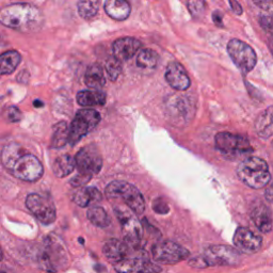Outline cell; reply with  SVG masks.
Here are the masks:
<instances>
[{
    "instance_id": "obj_1",
    "label": "cell",
    "mask_w": 273,
    "mask_h": 273,
    "mask_svg": "<svg viewBox=\"0 0 273 273\" xmlns=\"http://www.w3.org/2000/svg\"><path fill=\"white\" fill-rule=\"evenodd\" d=\"M0 22L6 27L20 32H33L42 26L41 11L30 4H13L0 12Z\"/></svg>"
},
{
    "instance_id": "obj_2",
    "label": "cell",
    "mask_w": 273,
    "mask_h": 273,
    "mask_svg": "<svg viewBox=\"0 0 273 273\" xmlns=\"http://www.w3.org/2000/svg\"><path fill=\"white\" fill-rule=\"evenodd\" d=\"M236 173L242 183L252 189L266 187L271 179L267 162L258 157H249L241 161L237 166Z\"/></svg>"
},
{
    "instance_id": "obj_3",
    "label": "cell",
    "mask_w": 273,
    "mask_h": 273,
    "mask_svg": "<svg viewBox=\"0 0 273 273\" xmlns=\"http://www.w3.org/2000/svg\"><path fill=\"white\" fill-rule=\"evenodd\" d=\"M108 199H121L136 215H142L145 211V201L142 193L134 185L123 180H114L106 188Z\"/></svg>"
},
{
    "instance_id": "obj_4",
    "label": "cell",
    "mask_w": 273,
    "mask_h": 273,
    "mask_svg": "<svg viewBox=\"0 0 273 273\" xmlns=\"http://www.w3.org/2000/svg\"><path fill=\"white\" fill-rule=\"evenodd\" d=\"M38 262L41 267L48 272H58L67 268L69 263L68 254L59 238L50 235L45 239Z\"/></svg>"
},
{
    "instance_id": "obj_5",
    "label": "cell",
    "mask_w": 273,
    "mask_h": 273,
    "mask_svg": "<svg viewBox=\"0 0 273 273\" xmlns=\"http://www.w3.org/2000/svg\"><path fill=\"white\" fill-rule=\"evenodd\" d=\"M99 122L100 114L94 109H81L78 111L70 125L69 144L75 145L77 142L82 139V137L93 131Z\"/></svg>"
},
{
    "instance_id": "obj_6",
    "label": "cell",
    "mask_w": 273,
    "mask_h": 273,
    "mask_svg": "<svg viewBox=\"0 0 273 273\" xmlns=\"http://www.w3.org/2000/svg\"><path fill=\"white\" fill-rule=\"evenodd\" d=\"M114 214L121 224L125 239L124 241L133 250H138L143 236V228L139 220L137 219L135 214H132L122 207H115Z\"/></svg>"
},
{
    "instance_id": "obj_7",
    "label": "cell",
    "mask_w": 273,
    "mask_h": 273,
    "mask_svg": "<svg viewBox=\"0 0 273 273\" xmlns=\"http://www.w3.org/2000/svg\"><path fill=\"white\" fill-rule=\"evenodd\" d=\"M9 171L20 180L33 183L43 176L44 169L34 155L24 153L12 164Z\"/></svg>"
},
{
    "instance_id": "obj_8",
    "label": "cell",
    "mask_w": 273,
    "mask_h": 273,
    "mask_svg": "<svg viewBox=\"0 0 273 273\" xmlns=\"http://www.w3.org/2000/svg\"><path fill=\"white\" fill-rule=\"evenodd\" d=\"M206 267L237 266L240 261V253L229 245H211L201 255Z\"/></svg>"
},
{
    "instance_id": "obj_9",
    "label": "cell",
    "mask_w": 273,
    "mask_h": 273,
    "mask_svg": "<svg viewBox=\"0 0 273 273\" xmlns=\"http://www.w3.org/2000/svg\"><path fill=\"white\" fill-rule=\"evenodd\" d=\"M228 55L235 66L244 74L251 72L257 63V56L254 49L238 38H233L227 44Z\"/></svg>"
},
{
    "instance_id": "obj_10",
    "label": "cell",
    "mask_w": 273,
    "mask_h": 273,
    "mask_svg": "<svg viewBox=\"0 0 273 273\" xmlns=\"http://www.w3.org/2000/svg\"><path fill=\"white\" fill-rule=\"evenodd\" d=\"M152 255L155 262L163 265H174L189 256V251L173 241L163 240L153 245Z\"/></svg>"
},
{
    "instance_id": "obj_11",
    "label": "cell",
    "mask_w": 273,
    "mask_h": 273,
    "mask_svg": "<svg viewBox=\"0 0 273 273\" xmlns=\"http://www.w3.org/2000/svg\"><path fill=\"white\" fill-rule=\"evenodd\" d=\"M26 207L44 225L54 223L57 218L56 207L50 199L37 193H31L26 199Z\"/></svg>"
},
{
    "instance_id": "obj_12",
    "label": "cell",
    "mask_w": 273,
    "mask_h": 273,
    "mask_svg": "<svg viewBox=\"0 0 273 273\" xmlns=\"http://www.w3.org/2000/svg\"><path fill=\"white\" fill-rule=\"evenodd\" d=\"M113 266L118 273H160L162 270L160 266L152 263L143 251L137 252L135 256H128Z\"/></svg>"
},
{
    "instance_id": "obj_13",
    "label": "cell",
    "mask_w": 273,
    "mask_h": 273,
    "mask_svg": "<svg viewBox=\"0 0 273 273\" xmlns=\"http://www.w3.org/2000/svg\"><path fill=\"white\" fill-rule=\"evenodd\" d=\"M75 160L78 171L81 174L93 176L102 167V158L98 149L94 144L82 148L77 153Z\"/></svg>"
},
{
    "instance_id": "obj_14",
    "label": "cell",
    "mask_w": 273,
    "mask_h": 273,
    "mask_svg": "<svg viewBox=\"0 0 273 273\" xmlns=\"http://www.w3.org/2000/svg\"><path fill=\"white\" fill-rule=\"evenodd\" d=\"M216 146L223 154L235 156L252 152L250 141L245 137L230 133H219L216 138Z\"/></svg>"
},
{
    "instance_id": "obj_15",
    "label": "cell",
    "mask_w": 273,
    "mask_h": 273,
    "mask_svg": "<svg viewBox=\"0 0 273 273\" xmlns=\"http://www.w3.org/2000/svg\"><path fill=\"white\" fill-rule=\"evenodd\" d=\"M233 242L236 249L244 254H253L262 248L263 239L250 228L238 227L234 235Z\"/></svg>"
},
{
    "instance_id": "obj_16",
    "label": "cell",
    "mask_w": 273,
    "mask_h": 273,
    "mask_svg": "<svg viewBox=\"0 0 273 273\" xmlns=\"http://www.w3.org/2000/svg\"><path fill=\"white\" fill-rule=\"evenodd\" d=\"M250 216L255 226L262 233L267 234L271 232L273 226L272 212L266 203L259 200L254 202L251 207Z\"/></svg>"
},
{
    "instance_id": "obj_17",
    "label": "cell",
    "mask_w": 273,
    "mask_h": 273,
    "mask_svg": "<svg viewBox=\"0 0 273 273\" xmlns=\"http://www.w3.org/2000/svg\"><path fill=\"white\" fill-rule=\"evenodd\" d=\"M165 80L177 91H186L190 85V78L180 63L173 61L167 64L165 71Z\"/></svg>"
},
{
    "instance_id": "obj_18",
    "label": "cell",
    "mask_w": 273,
    "mask_h": 273,
    "mask_svg": "<svg viewBox=\"0 0 273 273\" xmlns=\"http://www.w3.org/2000/svg\"><path fill=\"white\" fill-rule=\"evenodd\" d=\"M142 43L135 37H122L116 40L112 45L113 57L121 62L132 59L137 53H140Z\"/></svg>"
},
{
    "instance_id": "obj_19",
    "label": "cell",
    "mask_w": 273,
    "mask_h": 273,
    "mask_svg": "<svg viewBox=\"0 0 273 273\" xmlns=\"http://www.w3.org/2000/svg\"><path fill=\"white\" fill-rule=\"evenodd\" d=\"M131 250H133L125 241L119 239H110L105 242L102 246V253L106 256L108 261L118 264L128 256H131Z\"/></svg>"
},
{
    "instance_id": "obj_20",
    "label": "cell",
    "mask_w": 273,
    "mask_h": 273,
    "mask_svg": "<svg viewBox=\"0 0 273 273\" xmlns=\"http://www.w3.org/2000/svg\"><path fill=\"white\" fill-rule=\"evenodd\" d=\"M72 200L80 207H88L95 205L102 200V194L94 187H81L77 188L73 194Z\"/></svg>"
},
{
    "instance_id": "obj_21",
    "label": "cell",
    "mask_w": 273,
    "mask_h": 273,
    "mask_svg": "<svg viewBox=\"0 0 273 273\" xmlns=\"http://www.w3.org/2000/svg\"><path fill=\"white\" fill-rule=\"evenodd\" d=\"M255 132L262 139H269L273 136V106L268 107L257 116Z\"/></svg>"
},
{
    "instance_id": "obj_22",
    "label": "cell",
    "mask_w": 273,
    "mask_h": 273,
    "mask_svg": "<svg viewBox=\"0 0 273 273\" xmlns=\"http://www.w3.org/2000/svg\"><path fill=\"white\" fill-rule=\"evenodd\" d=\"M105 11L111 18L115 20H125L131 15L132 8L124 0H108L103 5Z\"/></svg>"
},
{
    "instance_id": "obj_23",
    "label": "cell",
    "mask_w": 273,
    "mask_h": 273,
    "mask_svg": "<svg viewBox=\"0 0 273 273\" xmlns=\"http://www.w3.org/2000/svg\"><path fill=\"white\" fill-rule=\"evenodd\" d=\"M77 102L83 107H96L106 103V94L99 90L80 91L76 96Z\"/></svg>"
},
{
    "instance_id": "obj_24",
    "label": "cell",
    "mask_w": 273,
    "mask_h": 273,
    "mask_svg": "<svg viewBox=\"0 0 273 273\" xmlns=\"http://www.w3.org/2000/svg\"><path fill=\"white\" fill-rule=\"evenodd\" d=\"M85 83L91 89L102 88L106 83L103 70L98 63H93L87 69L85 74Z\"/></svg>"
},
{
    "instance_id": "obj_25",
    "label": "cell",
    "mask_w": 273,
    "mask_h": 273,
    "mask_svg": "<svg viewBox=\"0 0 273 273\" xmlns=\"http://www.w3.org/2000/svg\"><path fill=\"white\" fill-rule=\"evenodd\" d=\"M75 166V158H73L71 155H62L55 160L53 164V171L57 177L63 178L71 174L74 171Z\"/></svg>"
},
{
    "instance_id": "obj_26",
    "label": "cell",
    "mask_w": 273,
    "mask_h": 273,
    "mask_svg": "<svg viewBox=\"0 0 273 273\" xmlns=\"http://www.w3.org/2000/svg\"><path fill=\"white\" fill-rule=\"evenodd\" d=\"M20 60V54L17 53V51H6L0 57V73H2V75L12 74L19 66Z\"/></svg>"
},
{
    "instance_id": "obj_27",
    "label": "cell",
    "mask_w": 273,
    "mask_h": 273,
    "mask_svg": "<svg viewBox=\"0 0 273 273\" xmlns=\"http://www.w3.org/2000/svg\"><path fill=\"white\" fill-rule=\"evenodd\" d=\"M70 142V127L66 122H60L54 126L53 136H51V148L60 149L66 146Z\"/></svg>"
},
{
    "instance_id": "obj_28",
    "label": "cell",
    "mask_w": 273,
    "mask_h": 273,
    "mask_svg": "<svg viewBox=\"0 0 273 273\" xmlns=\"http://www.w3.org/2000/svg\"><path fill=\"white\" fill-rule=\"evenodd\" d=\"M136 63H137V66L141 69L154 70L158 66L159 56L153 49H150V48L142 49L137 56Z\"/></svg>"
},
{
    "instance_id": "obj_29",
    "label": "cell",
    "mask_w": 273,
    "mask_h": 273,
    "mask_svg": "<svg viewBox=\"0 0 273 273\" xmlns=\"http://www.w3.org/2000/svg\"><path fill=\"white\" fill-rule=\"evenodd\" d=\"M87 217L91 223L100 228H105L109 226L111 222L106 211L99 206L91 207L87 213Z\"/></svg>"
},
{
    "instance_id": "obj_30",
    "label": "cell",
    "mask_w": 273,
    "mask_h": 273,
    "mask_svg": "<svg viewBox=\"0 0 273 273\" xmlns=\"http://www.w3.org/2000/svg\"><path fill=\"white\" fill-rule=\"evenodd\" d=\"M24 153L25 151L17 143H10V144L4 146L2 152V161L7 170H9L12 164L14 163L16 159Z\"/></svg>"
},
{
    "instance_id": "obj_31",
    "label": "cell",
    "mask_w": 273,
    "mask_h": 273,
    "mask_svg": "<svg viewBox=\"0 0 273 273\" xmlns=\"http://www.w3.org/2000/svg\"><path fill=\"white\" fill-rule=\"evenodd\" d=\"M77 9L79 15L85 19L94 17L99 9L98 2H79L77 4Z\"/></svg>"
},
{
    "instance_id": "obj_32",
    "label": "cell",
    "mask_w": 273,
    "mask_h": 273,
    "mask_svg": "<svg viewBox=\"0 0 273 273\" xmlns=\"http://www.w3.org/2000/svg\"><path fill=\"white\" fill-rule=\"evenodd\" d=\"M106 71L108 74V77L110 78L111 81H116L119 79L123 72L122 62L116 59L115 57H111L106 62Z\"/></svg>"
},
{
    "instance_id": "obj_33",
    "label": "cell",
    "mask_w": 273,
    "mask_h": 273,
    "mask_svg": "<svg viewBox=\"0 0 273 273\" xmlns=\"http://www.w3.org/2000/svg\"><path fill=\"white\" fill-rule=\"evenodd\" d=\"M187 7L194 18H200L204 13L205 4L203 2H189Z\"/></svg>"
},
{
    "instance_id": "obj_34",
    "label": "cell",
    "mask_w": 273,
    "mask_h": 273,
    "mask_svg": "<svg viewBox=\"0 0 273 273\" xmlns=\"http://www.w3.org/2000/svg\"><path fill=\"white\" fill-rule=\"evenodd\" d=\"M153 209L155 213H157L159 215H166L169 212H170V207H169L164 199L158 198L153 202Z\"/></svg>"
},
{
    "instance_id": "obj_35",
    "label": "cell",
    "mask_w": 273,
    "mask_h": 273,
    "mask_svg": "<svg viewBox=\"0 0 273 273\" xmlns=\"http://www.w3.org/2000/svg\"><path fill=\"white\" fill-rule=\"evenodd\" d=\"M259 24L262 28L270 34H273V13L270 14H262L259 17Z\"/></svg>"
},
{
    "instance_id": "obj_36",
    "label": "cell",
    "mask_w": 273,
    "mask_h": 273,
    "mask_svg": "<svg viewBox=\"0 0 273 273\" xmlns=\"http://www.w3.org/2000/svg\"><path fill=\"white\" fill-rule=\"evenodd\" d=\"M91 178H92V176H91V175H86V174H81V173H79L77 176H75V177H73V178L71 179L70 184H71L73 187H75V188H81V187H83L86 184L89 183Z\"/></svg>"
},
{
    "instance_id": "obj_37",
    "label": "cell",
    "mask_w": 273,
    "mask_h": 273,
    "mask_svg": "<svg viewBox=\"0 0 273 273\" xmlns=\"http://www.w3.org/2000/svg\"><path fill=\"white\" fill-rule=\"evenodd\" d=\"M7 118L11 123H16L22 120V112L17 107H9L7 109Z\"/></svg>"
},
{
    "instance_id": "obj_38",
    "label": "cell",
    "mask_w": 273,
    "mask_h": 273,
    "mask_svg": "<svg viewBox=\"0 0 273 273\" xmlns=\"http://www.w3.org/2000/svg\"><path fill=\"white\" fill-rule=\"evenodd\" d=\"M255 6L264 11V14H270L273 13V0L272 2H255Z\"/></svg>"
},
{
    "instance_id": "obj_39",
    "label": "cell",
    "mask_w": 273,
    "mask_h": 273,
    "mask_svg": "<svg viewBox=\"0 0 273 273\" xmlns=\"http://www.w3.org/2000/svg\"><path fill=\"white\" fill-rule=\"evenodd\" d=\"M229 6H230L233 12L235 13V14H237V15H241L242 14V12H243L242 11V7L240 6L239 3H237V2H229Z\"/></svg>"
},
{
    "instance_id": "obj_40",
    "label": "cell",
    "mask_w": 273,
    "mask_h": 273,
    "mask_svg": "<svg viewBox=\"0 0 273 273\" xmlns=\"http://www.w3.org/2000/svg\"><path fill=\"white\" fill-rule=\"evenodd\" d=\"M213 19L214 22L219 26V27H222L223 22H222V14L219 11H216L213 14Z\"/></svg>"
},
{
    "instance_id": "obj_41",
    "label": "cell",
    "mask_w": 273,
    "mask_h": 273,
    "mask_svg": "<svg viewBox=\"0 0 273 273\" xmlns=\"http://www.w3.org/2000/svg\"><path fill=\"white\" fill-rule=\"evenodd\" d=\"M265 198H266V201H267V202H269L270 204H273V185L269 186V187L266 189Z\"/></svg>"
},
{
    "instance_id": "obj_42",
    "label": "cell",
    "mask_w": 273,
    "mask_h": 273,
    "mask_svg": "<svg viewBox=\"0 0 273 273\" xmlns=\"http://www.w3.org/2000/svg\"><path fill=\"white\" fill-rule=\"evenodd\" d=\"M33 106L36 107V108H41L44 106V102L41 101V100H34L33 101Z\"/></svg>"
},
{
    "instance_id": "obj_43",
    "label": "cell",
    "mask_w": 273,
    "mask_h": 273,
    "mask_svg": "<svg viewBox=\"0 0 273 273\" xmlns=\"http://www.w3.org/2000/svg\"><path fill=\"white\" fill-rule=\"evenodd\" d=\"M94 269H95L96 271L100 272V271H101V269H102V270L105 269V267H103V266H99V265H96V266H94Z\"/></svg>"
},
{
    "instance_id": "obj_44",
    "label": "cell",
    "mask_w": 273,
    "mask_h": 273,
    "mask_svg": "<svg viewBox=\"0 0 273 273\" xmlns=\"http://www.w3.org/2000/svg\"><path fill=\"white\" fill-rule=\"evenodd\" d=\"M269 47H270V50H271V53L273 55V38H271L270 42H269Z\"/></svg>"
},
{
    "instance_id": "obj_45",
    "label": "cell",
    "mask_w": 273,
    "mask_h": 273,
    "mask_svg": "<svg viewBox=\"0 0 273 273\" xmlns=\"http://www.w3.org/2000/svg\"><path fill=\"white\" fill-rule=\"evenodd\" d=\"M2 273H12V271L10 269H7L6 267H3L2 269Z\"/></svg>"
}]
</instances>
